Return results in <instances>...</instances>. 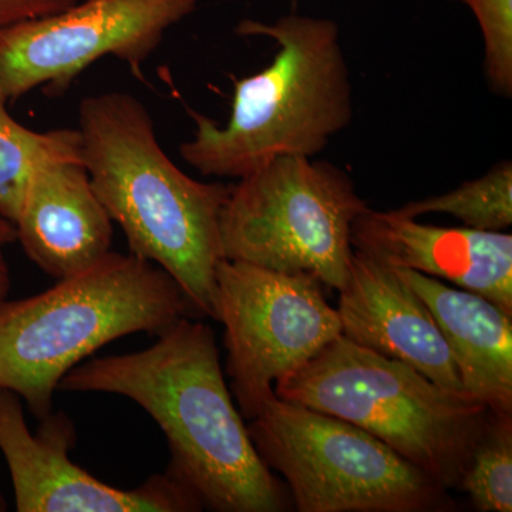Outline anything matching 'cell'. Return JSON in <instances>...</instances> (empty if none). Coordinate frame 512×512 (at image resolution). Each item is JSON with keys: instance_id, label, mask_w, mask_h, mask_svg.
<instances>
[{"instance_id": "obj_15", "label": "cell", "mask_w": 512, "mask_h": 512, "mask_svg": "<svg viewBox=\"0 0 512 512\" xmlns=\"http://www.w3.org/2000/svg\"><path fill=\"white\" fill-rule=\"evenodd\" d=\"M0 94V215L15 225L30 175L37 165L59 157H82L79 128L40 131L23 126Z\"/></svg>"}, {"instance_id": "obj_7", "label": "cell", "mask_w": 512, "mask_h": 512, "mask_svg": "<svg viewBox=\"0 0 512 512\" xmlns=\"http://www.w3.org/2000/svg\"><path fill=\"white\" fill-rule=\"evenodd\" d=\"M367 208L350 175L329 161L276 157L231 187L222 256L315 276L339 292L349 278L353 222Z\"/></svg>"}, {"instance_id": "obj_6", "label": "cell", "mask_w": 512, "mask_h": 512, "mask_svg": "<svg viewBox=\"0 0 512 512\" xmlns=\"http://www.w3.org/2000/svg\"><path fill=\"white\" fill-rule=\"evenodd\" d=\"M299 512H450V491L349 421L275 397L248 426Z\"/></svg>"}, {"instance_id": "obj_8", "label": "cell", "mask_w": 512, "mask_h": 512, "mask_svg": "<svg viewBox=\"0 0 512 512\" xmlns=\"http://www.w3.org/2000/svg\"><path fill=\"white\" fill-rule=\"evenodd\" d=\"M325 285L308 274H285L222 259L217 316L225 328L231 393L245 419L274 399V383L291 375L342 335Z\"/></svg>"}, {"instance_id": "obj_17", "label": "cell", "mask_w": 512, "mask_h": 512, "mask_svg": "<svg viewBox=\"0 0 512 512\" xmlns=\"http://www.w3.org/2000/svg\"><path fill=\"white\" fill-rule=\"evenodd\" d=\"M457 490L477 511H512V416L491 413Z\"/></svg>"}, {"instance_id": "obj_18", "label": "cell", "mask_w": 512, "mask_h": 512, "mask_svg": "<svg viewBox=\"0 0 512 512\" xmlns=\"http://www.w3.org/2000/svg\"><path fill=\"white\" fill-rule=\"evenodd\" d=\"M476 15L484 39V70L498 96L512 94V0H458Z\"/></svg>"}, {"instance_id": "obj_20", "label": "cell", "mask_w": 512, "mask_h": 512, "mask_svg": "<svg viewBox=\"0 0 512 512\" xmlns=\"http://www.w3.org/2000/svg\"><path fill=\"white\" fill-rule=\"evenodd\" d=\"M10 289V272L8 262H6L5 256L2 254V248H0V305L8 298Z\"/></svg>"}, {"instance_id": "obj_3", "label": "cell", "mask_w": 512, "mask_h": 512, "mask_svg": "<svg viewBox=\"0 0 512 512\" xmlns=\"http://www.w3.org/2000/svg\"><path fill=\"white\" fill-rule=\"evenodd\" d=\"M239 36L278 43L261 72L234 80L225 126L188 109L195 128L180 156L207 177L239 178L276 157H315L353 119L352 80L333 20L286 15L274 23L245 19Z\"/></svg>"}, {"instance_id": "obj_21", "label": "cell", "mask_w": 512, "mask_h": 512, "mask_svg": "<svg viewBox=\"0 0 512 512\" xmlns=\"http://www.w3.org/2000/svg\"><path fill=\"white\" fill-rule=\"evenodd\" d=\"M16 242V229L12 222L0 215V248Z\"/></svg>"}, {"instance_id": "obj_12", "label": "cell", "mask_w": 512, "mask_h": 512, "mask_svg": "<svg viewBox=\"0 0 512 512\" xmlns=\"http://www.w3.org/2000/svg\"><path fill=\"white\" fill-rule=\"evenodd\" d=\"M339 293L345 338L412 366L441 387L466 393L436 319L392 266L353 248L348 282Z\"/></svg>"}, {"instance_id": "obj_4", "label": "cell", "mask_w": 512, "mask_h": 512, "mask_svg": "<svg viewBox=\"0 0 512 512\" xmlns=\"http://www.w3.org/2000/svg\"><path fill=\"white\" fill-rule=\"evenodd\" d=\"M195 313L160 266L110 251L45 292L0 305V389L45 419L60 380L84 359L133 333L161 335Z\"/></svg>"}, {"instance_id": "obj_22", "label": "cell", "mask_w": 512, "mask_h": 512, "mask_svg": "<svg viewBox=\"0 0 512 512\" xmlns=\"http://www.w3.org/2000/svg\"><path fill=\"white\" fill-rule=\"evenodd\" d=\"M0 511H6V501L3 500L2 495H0Z\"/></svg>"}, {"instance_id": "obj_2", "label": "cell", "mask_w": 512, "mask_h": 512, "mask_svg": "<svg viewBox=\"0 0 512 512\" xmlns=\"http://www.w3.org/2000/svg\"><path fill=\"white\" fill-rule=\"evenodd\" d=\"M82 160L97 197L128 248L183 289L197 315L217 316L221 212L231 187L184 173L158 143L133 94L86 97L79 107Z\"/></svg>"}, {"instance_id": "obj_14", "label": "cell", "mask_w": 512, "mask_h": 512, "mask_svg": "<svg viewBox=\"0 0 512 512\" xmlns=\"http://www.w3.org/2000/svg\"><path fill=\"white\" fill-rule=\"evenodd\" d=\"M396 274L423 299L443 332L464 392L512 416V315L484 296L406 268Z\"/></svg>"}, {"instance_id": "obj_9", "label": "cell", "mask_w": 512, "mask_h": 512, "mask_svg": "<svg viewBox=\"0 0 512 512\" xmlns=\"http://www.w3.org/2000/svg\"><path fill=\"white\" fill-rule=\"evenodd\" d=\"M200 0H79L62 12L0 30V94L20 97L42 87L63 96L97 60L117 57L138 80L168 30Z\"/></svg>"}, {"instance_id": "obj_1", "label": "cell", "mask_w": 512, "mask_h": 512, "mask_svg": "<svg viewBox=\"0 0 512 512\" xmlns=\"http://www.w3.org/2000/svg\"><path fill=\"white\" fill-rule=\"evenodd\" d=\"M63 393L119 394L146 410L167 437V473L217 512H284L291 494L266 466L232 400L214 330L183 318L150 348L73 367Z\"/></svg>"}, {"instance_id": "obj_13", "label": "cell", "mask_w": 512, "mask_h": 512, "mask_svg": "<svg viewBox=\"0 0 512 512\" xmlns=\"http://www.w3.org/2000/svg\"><path fill=\"white\" fill-rule=\"evenodd\" d=\"M15 229L30 261L57 281L99 262L113 241V221L79 156L37 165Z\"/></svg>"}, {"instance_id": "obj_11", "label": "cell", "mask_w": 512, "mask_h": 512, "mask_svg": "<svg viewBox=\"0 0 512 512\" xmlns=\"http://www.w3.org/2000/svg\"><path fill=\"white\" fill-rule=\"evenodd\" d=\"M353 248L484 296L512 315V235L420 224L367 208L353 222Z\"/></svg>"}, {"instance_id": "obj_19", "label": "cell", "mask_w": 512, "mask_h": 512, "mask_svg": "<svg viewBox=\"0 0 512 512\" xmlns=\"http://www.w3.org/2000/svg\"><path fill=\"white\" fill-rule=\"evenodd\" d=\"M79 0H0V30L62 12Z\"/></svg>"}, {"instance_id": "obj_5", "label": "cell", "mask_w": 512, "mask_h": 512, "mask_svg": "<svg viewBox=\"0 0 512 512\" xmlns=\"http://www.w3.org/2000/svg\"><path fill=\"white\" fill-rule=\"evenodd\" d=\"M274 390L285 402L355 424L448 491L457 490L491 417L468 394L343 335Z\"/></svg>"}, {"instance_id": "obj_10", "label": "cell", "mask_w": 512, "mask_h": 512, "mask_svg": "<svg viewBox=\"0 0 512 512\" xmlns=\"http://www.w3.org/2000/svg\"><path fill=\"white\" fill-rule=\"evenodd\" d=\"M32 433L22 399L0 389V451L8 463L19 512H192L200 501L170 474L133 490L97 480L69 457L76 434L69 417L47 414Z\"/></svg>"}, {"instance_id": "obj_16", "label": "cell", "mask_w": 512, "mask_h": 512, "mask_svg": "<svg viewBox=\"0 0 512 512\" xmlns=\"http://www.w3.org/2000/svg\"><path fill=\"white\" fill-rule=\"evenodd\" d=\"M406 218L427 214H447L464 227L480 231H505L512 225V164L494 165L483 177L461 184L437 197L412 201L394 210Z\"/></svg>"}]
</instances>
